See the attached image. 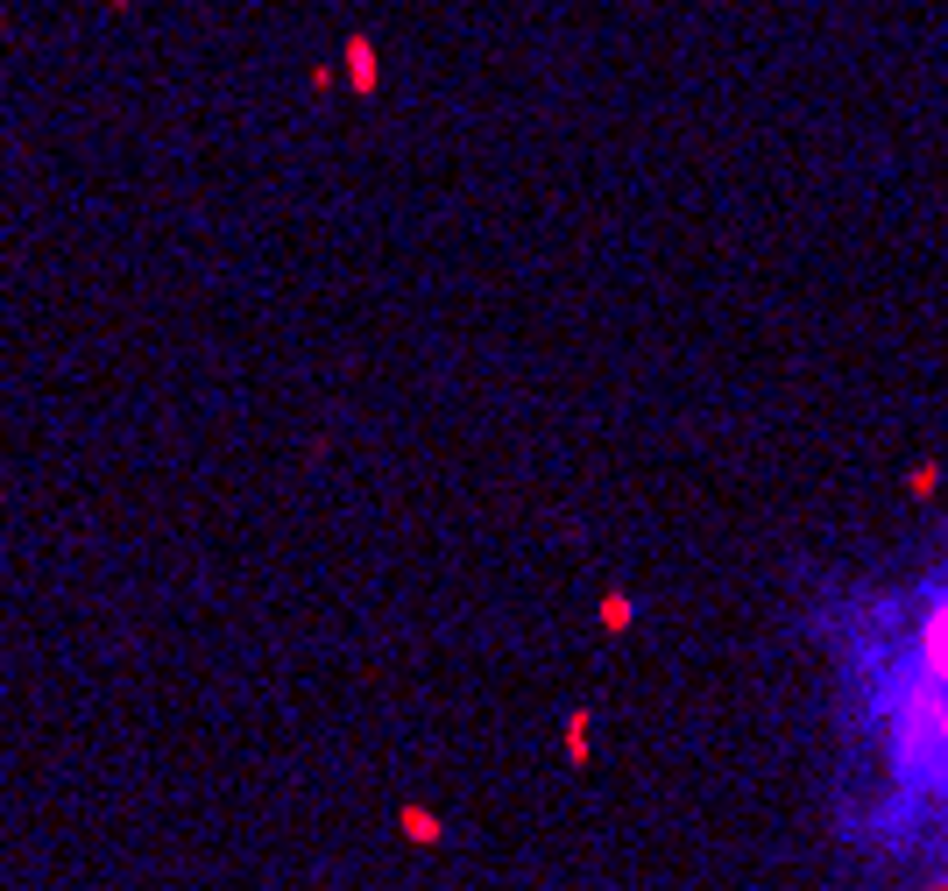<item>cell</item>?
<instances>
[{"label":"cell","mask_w":948,"mask_h":891,"mask_svg":"<svg viewBox=\"0 0 948 891\" xmlns=\"http://www.w3.org/2000/svg\"><path fill=\"white\" fill-rule=\"evenodd\" d=\"M892 758L906 779H948V687L914 680L892 714Z\"/></svg>","instance_id":"cell-1"},{"label":"cell","mask_w":948,"mask_h":891,"mask_svg":"<svg viewBox=\"0 0 948 891\" xmlns=\"http://www.w3.org/2000/svg\"><path fill=\"white\" fill-rule=\"evenodd\" d=\"M920 665H927V680L948 687V594H941V602H927V623H920Z\"/></svg>","instance_id":"cell-2"},{"label":"cell","mask_w":948,"mask_h":891,"mask_svg":"<svg viewBox=\"0 0 948 891\" xmlns=\"http://www.w3.org/2000/svg\"><path fill=\"white\" fill-rule=\"evenodd\" d=\"M397 835H403V842H418V849H439V842H447V821H439L432 807L403 800V807H397Z\"/></svg>","instance_id":"cell-3"},{"label":"cell","mask_w":948,"mask_h":891,"mask_svg":"<svg viewBox=\"0 0 948 891\" xmlns=\"http://www.w3.org/2000/svg\"><path fill=\"white\" fill-rule=\"evenodd\" d=\"M595 615H602V630L623 637V630L637 623V602H630V594H602V609H595Z\"/></svg>","instance_id":"cell-4"},{"label":"cell","mask_w":948,"mask_h":891,"mask_svg":"<svg viewBox=\"0 0 948 891\" xmlns=\"http://www.w3.org/2000/svg\"><path fill=\"white\" fill-rule=\"evenodd\" d=\"M567 764H588V708L567 714Z\"/></svg>","instance_id":"cell-5"},{"label":"cell","mask_w":948,"mask_h":891,"mask_svg":"<svg viewBox=\"0 0 948 891\" xmlns=\"http://www.w3.org/2000/svg\"><path fill=\"white\" fill-rule=\"evenodd\" d=\"M935 489H941V468H935V460H920V468L906 474V495H914V502H927Z\"/></svg>","instance_id":"cell-6"},{"label":"cell","mask_w":948,"mask_h":891,"mask_svg":"<svg viewBox=\"0 0 948 891\" xmlns=\"http://www.w3.org/2000/svg\"><path fill=\"white\" fill-rule=\"evenodd\" d=\"M347 71H355V86L369 92V86H376V50H369V43H355V50H347Z\"/></svg>","instance_id":"cell-7"},{"label":"cell","mask_w":948,"mask_h":891,"mask_svg":"<svg viewBox=\"0 0 948 891\" xmlns=\"http://www.w3.org/2000/svg\"><path fill=\"white\" fill-rule=\"evenodd\" d=\"M935 891H948V884H935Z\"/></svg>","instance_id":"cell-8"}]
</instances>
